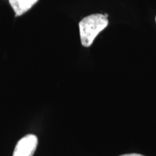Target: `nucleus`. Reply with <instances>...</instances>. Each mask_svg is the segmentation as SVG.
I'll use <instances>...</instances> for the list:
<instances>
[{
	"label": "nucleus",
	"mask_w": 156,
	"mask_h": 156,
	"mask_svg": "<svg viewBox=\"0 0 156 156\" xmlns=\"http://www.w3.org/2000/svg\"><path fill=\"white\" fill-rule=\"evenodd\" d=\"M38 0H9L17 16H20L36 4Z\"/></svg>",
	"instance_id": "obj_3"
},
{
	"label": "nucleus",
	"mask_w": 156,
	"mask_h": 156,
	"mask_svg": "<svg viewBox=\"0 0 156 156\" xmlns=\"http://www.w3.org/2000/svg\"><path fill=\"white\" fill-rule=\"evenodd\" d=\"M38 145V138L29 134L21 138L15 145L13 156H33Z\"/></svg>",
	"instance_id": "obj_2"
},
{
	"label": "nucleus",
	"mask_w": 156,
	"mask_h": 156,
	"mask_svg": "<svg viewBox=\"0 0 156 156\" xmlns=\"http://www.w3.org/2000/svg\"><path fill=\"white\" fill-rule=\"evenodd\" d=\"M119 156H145L140 155V154H137V153H130V154H125V155H122Z\"/></svg>",
	"instance_id": "obj_4"
},
{
	"label": "nucleus",
	"mask_w": 156,
	"mask_h": 156,
	"mask_svg": "<svg viewBox=\"0 0 156 156\" xmlns=\"http://www.w3.org/2000/svg\"><path fill=\"white\" fill-rule=\"evenodd\" d=\"M155 21H156V17H155Z\"/></svg>",
	"instance_id": "obj_6"
},
{
	"label": "nucleus",
	"mask_w": 156,
	"mask_h": 156,
	"mask_svg": "<svg viewBox=\"0 0 156 156\" xmlns=\"http://www.w3.org/2000/svg\"><path fill=\"white\" fill-rule=\"evenodd\" d=\"M104 15H105V16H106V17H108V14H104Z\"/></svg>",
	"instance_id": "obj_5"
},
{
	"label": "nucleus",
	"mask_w": 156,
	"mask_h": 156,
	"mask_svg": "<svg viewBox=\"0 0 156 156\" xmlns=\"http://www.w3.org/2000/svg\"><path fill=\"white\" fill-rule=\"evenodd\" d=\"M108 20L104 15L93 14L87 16L79 23L81 43L85 47H89L99 33L106 28Z\"/></svg>",
	"instance_id": "obj_1"
}]
</instances>
